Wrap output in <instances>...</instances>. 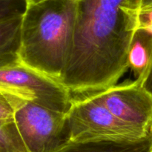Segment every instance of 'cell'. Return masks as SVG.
I'll return each mask as SVG.
<instances>
[{"label":"cell","mask_w":152,"mask_h":152,"mask_svg":"<svg viewBox=\"0 0 152 152\" xmlns=\"http://www.w3.org/2000/svg\"><path fill=\"white\" fill-rule=\"evenodd\" d=\"M0 152H29L14 120H0Z\"/></svg>","instance_id":"obj_10"},{"label":"cell","mask_w":152,"mask_h":152,"mask_svg":"<svg viewBox=\"0 0 152 152\" xmlns=\"http://www.w3.org/2000/svg\"><path fill=\"white\" fill-rule=\"evenodd\" d=\"M72 48L60 80L88 96L115 86L129 68L142 0H77Z\"/></svg>","instance_id":"obj_1"},{"label":"cell","mask_w":152,"mask_h":152,"mask_svg":"<svg viewBox=\"0 0 152 152\" xmlns=\"http://www.w3.org/2000/svg\"><path fill=\"white\" fill-rule=\"evenodd\" d=\"M152 7V0H142L140 9H147Z\"/></svg>","instance_id":"obj_15"},{"label":"cell","mask_w":152,"mask_h":152,"mask_svg":"<svg viewBox=\"0 0 152 152\" xmlns=\"http://www.w3.org/2000/svg\"><path fill=\"white\" fill-rule=\"evenodd\" d=\"M15 110L10 98L0 92V120H14Z\"/></svg>","instance_id":"obj_12"},{"label":"cell","mask_w":152,"mask_h":152,"mask_svg":"<svg viewBox=\"0 0 152 152\" xmlns=\"http://www.w3.org/2000/svg\"><path fill=\"white\" fill-rule=\"evenodd\" d=\"M137 29H142L152 34V7L140 9L138 16Z\"/></svg>","instance_id":"obj_13"},{"label":"cell","mask_w":152,"mask_h":152,"mask_svg":"<svg viewBox=\"0 0 152 152\" xmlns=\"http://www.w3.org/2000/svg\"><path fill=\"white\" fill-rule=\"evenodd\" d=\"M136 80H137L141 83L142 87L152 95V56L151 62L145 72Z\"/></svg>","instance_id":"obj_14"},{"label":"cell","mask_w":152,"mask_h":152,"mask_svg":"<svg viewBox=\"0 0 152 152\" xmlns=\"http://www.w3.org/2000/svg\"><path fill=\"white\" fill-rule=\"evenodd\" d=\"M14 120L29 152H56L71 140L67 115L16 99Z\"/></svg>","instance_id":"obj_4"},{"label":"cell","mask_w":152,"mask_h":152,"mask_svg":"<svg viewBox=\"0 0 152 152\" xmlns=\"http://www.w3.org/2000/svg\"><path fill=\"white\" fill-rule=\"evenodd\" d=\"M152 56V34L137 29L134 34L128 53V66L137 79L148 68Z\"/></svg>","instance_id":"obj_9"},{"label":"cell","mask_w":152,"mask_h":152,"mask_svg":"<svg viewBox=\"0 0 152 152\" xmlns=\"http://www.w3.org/2000/svg\"><path fill=\"white\" fill-rule=\"evenodd\" d=\"M88 96L102 103L121 121L147 134L152 132V95L137 80Z\"/></svg>","instance_id":"obj_6"},{"label":"cell","mask_w":152,"mask_h":152,"mask_svg":"<svg viewBox=\"0 0 152 152\" xmlns=\"http://www.w3.org/2000/svg\"><path fill=\"white\" fill-rule=\"evenodd\" d=\"M77 0L28 5L22 16L20 63L60 83L74 39Z\"/></svg>","instance_id":"obj_2"},{"label":"cell","mask_w":152,"mask_h":152,"mask_svg":"<svg viewBox=\"0 0 152 152\" xmlns=\"http://www.w3.org/2000/svg\"><path fill=\"white\" fill-rule=\"evenodd\" d=\"M66 115L70 141L92 138L140 139L150 134L119 120L90 96L73 98Z\"/></svg>","instance_id":"obj_5"},{"label":"cell","mask_w":152,"mask_h":152,"mask_svg":"<svg viewBox=\"0 0 152 152\" xmlns=\"http://www.w3.org/2000/svg\"><path fill=\"white\" fill-rule=\"evenodd\" d=\"M0 92L65 114L74 98L62 83L19 62L0 69Z\"/></svg>","instance_id":"obj_3"},{"label":"cell","mask_w":152,"mask_h":152,"mask_svg":"<svg viewBox=\"0 0 152 152\" xmlns=\"http://www.w3.org/2000/svg\"><path fill=\"white\" fill-rule=\"evenodd\" d=\"M27 1H28V5H31V4H39V3L43 2V1H48V0H27Z\"/></svg>","instance_id":"obj_16"},{"label":"cell","mask_w":152,"mask_h":152,"mask_svg":"<svg viewBox=\"0 0 152 152\" xmlns=\"http://www.w3.org/2000/svg\"><path fill=\"white\" fill-rule=\"evenodd\" d=\"M22 17L0 23V69L19 62Z\"/></svg>","instance_id":"obj_8"},{"label":"cell","mask_w":152,"mask_h":152,"mask_svg":"<svg viewBox=\"0 0 152 152\" xmlns=\"http://www.w3.org/2000/svg\"><path fill=\"white\" fill-rule=\"evenodd\" d=\"M28 7L27 0H0V23L22 17Z\"/></svg>","instance_id":"obj_11"},{"label":"cell","mask_w":152,"mask_h":152,"mask_svg":"<svg viewBox=\"0 0 152 152\" xmlns=\"http://www.w3.org/2000/svg\"><path fill=\"white\" fill-rule=\"evenodd\" d=\"M56 152H152V132L140 139L92 138L69 141Z\"/></svg>","instance_id":"obj_7"}]
</instances>
